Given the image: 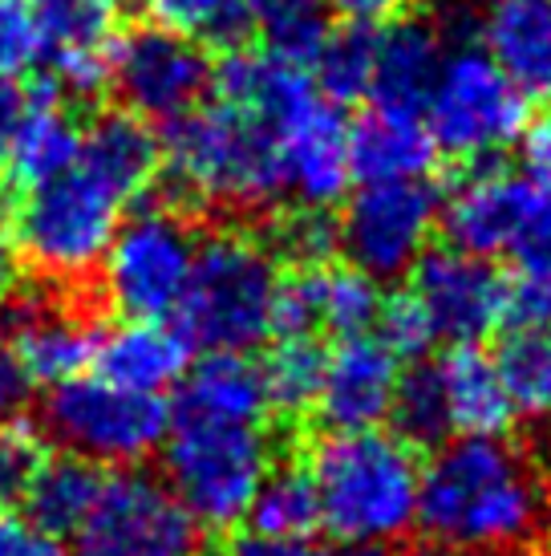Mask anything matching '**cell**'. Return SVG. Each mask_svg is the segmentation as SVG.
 I'll use <instances>...</instances> for the list:
<instances>
[{"mask_svg":"<svg viewBox=\"0 0 551 556\" xmlns=\"http://www.w3.org/2000/svg\"><path fill=\"white\" fill-rule=\"evenodd\" d=\"M163 471L175 500L200 528L244 525L252 495L272 467L260 422H219L175 410L163 439Z\"/></svg>","mask_w":551,"mask_h":556,"instance_id":"obj_6","label":"cell"},{"mask_svg":"<svg viewBox=\"0 0 551 556\" xmlns=\"http://www.w3.org/2000/svg\"><path fill=\"white\" fill-rule=\"evenodd\" d=\"M410 273V293L422 301L434 333L450 345H478L503 325L507 277L487 256L438 248L422 252Z\"/></svg>","mask_w":551,"mask_h":556,"instance_id":"obj_13","label":"cell"},{"mask_svg":"<svg viewBox=\"0 0 551 556\" xmlns=\"http://www.w3.org/2000/svg\"><path fill=\"white\" fill-rule=\"evenodd\" d=\"M511 256L523 273H539V277H551V203L543 200L539 212L531 216V224L523 228L520 244L511 248Z\"/></svg>","mask_w":551,"mask_h":556,"instance_id":"obj_42","label":"cell"},{"mask_svg":"<svg viewBox=\"0 0 551 556\" xmlns=\"http://www.w3.org/2000/svg\"><path fill=\"white\" fill-rule=\"evenodd\" d=\"M495 370L507 390L511 410L527 422L551 418V325L511 329L495 354Z\"/></svg>","mask_w":551,"mask_h":556,"instance_id":"obj_29","label":"cell"},{"mask_svg":"<svg viewBox=\"0 0 551 556\" xmlns=\"http://www.w3.org/2000/svg\"><path fill=\"white\" fill-rule=\"evenodd\" d=\"M539 203H543L539 191L523 175H511L503 167H475L438 203V219L450 248L495 261L511 256Z\"/></svg>","mask_w":551,"mask_h":556,"instance_id":"obj_15","label":"cell"},{"mask_svg":"<svg viewBox=\"0 0 551 556\" xmlns=\"http://www.w3.org/2000/svg\"><path fill=\"white\" fill-rule=\"evenodd\" d=\"M373 329H377V338H382L401 362H406V357H422L430 345L438 341L426 309H422V301H418L410 289L394 296H382L377 317H373Z\"/></svg>","mask_w":551,"mask_h":556,"instance_id":"obj_37","label":"cell"},{"mask_svg":"<svg viewBox=\"0 0 551 556\" xmlns=\"http://www.w3.org/2000/svg\"><path fill=\"white\" fill-rule=\"evenodd\" d=\"M413 0H329V9H337L341 16H349L357 25H385L410 9Z\"/></svg>","mask_w":551,"mask_h":556,"instance_id":"obj_47","label":"cell"},{"mask_svg":"<svg viewBox=\"0 0 551 556\" xmlns=\"http://www.w3.org/2000/svg\"><path fill=\"white\" fill-rule=\"evenodd\" d=\"M438 191L426 179H389L361 184L337 224V248L345 261L382 280H398L426 252L438 228Z\"/></svg>","mask_w":551,"mask_h":556,"instance_id":"obj_12","label":"cell"},{"mask_svg":"<svg viewBox=\"0 0 551 556\" xmlns=\"http://www.w3.org/2000/svg\"><path fill=\"white\" fill-rule=\"evenodd\" d=\"M523 179L551 203V114L523 130Z\"/></svg>","mask_w":551,"mask_h":556,"instance_id":"obj_43","label":"cell"},{"mask_svg":"<svg viewBox=\"0 0 551 556\" xmlns=\"http://www.w3.org/2000/svg\"><path fill=\"white\" fill-rule=\"evenodd\" d=\"M443 65V41L426 21L394 16L373 46V81L369 98L389 114H422Z\"/></svg>","mask_w":551,"mask_h":556,"instance_id":"obj_18","label":"cell"},{"mask_svg":"<svg viewBox=\"0 0 551 556\" xmlns=\"http://www.w3.org/2000/svg\"><path fill=\"white\" fill-rule=\"evenodd\" d=\"M25 110H29V90L16 81H0V170L9 163V147H13V135L25 118Z\"/></svg>","mask_w":551,"mask_h":556,"instance_id":"obj_46","label":"cell"},{"mask_svg":"<svg viewBox=\"0 0 551 556\" xmlns=\"http://www.w3.org/2000/svg\"><path fill=\"white\" fill-rule=\"evenodd\" d=\"M280 256L300 268H321L337 252V224L329 216V207H296L280 232H276Z\"/></svg>","mask_w":551,"mask_h":556,"instance_id":"obj_36","label":"cell"},{"mask_svg":"<svg viewBox=\"0 0 551 556\" xmlns=\"http://www.w3.org/2000/svg\"><path fill=\"white\" fill-rule=\"evenodd\" d=\"M102 471L90 459H77L65 451L62 459H46L37 467L33 483L25 488V516L49 536H74V528L90 516L93 500L102 492Z\"/></svg>","mask_w":551,"mask_h":556,"instance_id":"obj_27","label":"cell"},{"mask_svg":"<svg viewBox=\"0 0 551 556\" xmlns=\"http://www.w3.org/2000/svg\"><path fill=\"white\" fill-rule=\"evenodd\" d=\"M413 556H483V553H466V548H450V544H438V548H422Z\"/></svg>","mask_w":551,"mask_h":556,"instance_id":"obj_50","label":"cell"},{"mask_svg":"<svg viewBox=\"0 0 551 556\" xmlns=\"http://www.w3.org/2000/svg\"><path fill=\"white\" fill-rule=\"evenodd\" d=\"M219 556H312L305 541H280V536H264V532H240V536H231Z\"/></svg>","mask_w":551,"mask_h":556,"instance_id":"obj_45","label":"cell"},{"mask_svg":"<svg viewBox=\"0 0 551 556\" xmlns=\"http://www.w3.org/2000/svg\"><path fill=\"white\" fill-rule=\"evenodd\" d=\"M324 350L312 333H300V338H280L268 350V357L260 362V382L264 394H268V410H280V415H308L317 406V394H321V378H324Z\"/></svg>","mask_w":551,"mask_h":556,"instance_id":"obj_31","label":"cell"},{"mask_svg":"<svg viewBox=\"0 0 551 556\" xmlns=\"http://www.w3.org/2000/svg\"><path fill=\"white\" fill-rule=\"evenodd\" d=\"M401 357L377 333L341 338L337 350L324 354V378L317 394V415L329 431H361L382 427L398 387Z\"/></svg>","mask_w":551,"mask_h":556,"instance_id":"obj_17","label":"cell"},{"mask_svg":"<svg viewBox=\"0 0 551 556\" xmlns=\"http://www.w3.org/2000/svg\"><path fill=\"white\" fill-rule=\"evenodd\" d=\"M77 147H81V126L69 114L62 93L49 90L41 81L37 90H29V110L16 126L4 170L25 191V187L46 184L53 175H62L65 167H74Z\"/></svg>","mask_w":551,"mask_h":556,"instance_id":"obj_24","label":"cell"},{"mask_svg":"<svg viewBox=\"0 0 551 556\" xmlns=\"http://www.w3.org/2000/svg\"><path fill=\"white\" fill-rule=\"evenodd\" d=\"M25 399H29V374L21 366L13 341L0 338V422L13 418Z\"/></svg>","mask_w":551,"mask_h":556,"instance_id":"obj_44","label":"cell"},{"mask_svg":"<svg viewBox=\"0 0 551 556\" xmlns=\"http://www.w3.org/2000/svg\"><path fill=\"white\" fill-rule=\"evenodd\" d=\"M16 313V341L13 350L21 357V366L29 374V382H46V387H57L65 378H77V374L90 366L93 357V325L81 317V313L65 309L57 301H33V296H16L13 301Z\"/></svg>","mask_w":551,"mask_h":556,"instance_id":"obj_21","label":"cell"},{"mask_svg":"<svg viewBox=\"0 0 551 556\" xmlns=\"http://www.w3.org/2000/svg\"><path fill=\"white\" fill-rule=\"evenodd\" d=\"M317 280V321L321 329L337 333V338H353V333H366L373 329L377 305H382V289L377 280L357 273V268H312Z\"/></svg>","mask_w":551,"mask_h":556,"instance_id":"obj_34","label":"cell"},{"mask_svg":"<svg viewBox=\"0 0 551 556\" xmlns=\"http://www.w3.org/2000/svg\"><path fill=\"white\" fill-rule=\"evenodd\" d=\"M252 29H260L264 53L308 70L329 37V0H247Z\"/></svg>","mask_w":551,"mask_h":556,"instance_id":"obj_30","label":"cell"},{"mask_svg":"<svg viewBox=\"0 0 551 556\" xmlns=\"http://www.w3.org/2000/svg\"><path fill=\"white\" fill-rule=\"evenodd\" d=\"M16 289H21V264H16L13 248L0 240V313L13 309Z\"/></svg>","mask_w":551,"mask_h":556,"instance_id":"obj_48","label":"cell"},{"mask_svg":"<svg viewBox=\"0 0 551 556\" xmlns=\"http://www.w3.org/2000/svg\"><path fill=\"white\" fill-rule=\"evenodd\" d=\"M41 464H46V443L37 427L4 418L0 422V504L21 500Z\"/></svg>","mask_w":551,"mask_h":556,"instance_id":"obj_38","label":"cell"},{"mask_svg":"<svg viewBox=\"0 0 551 556\" xmlns=\"http://www.w3.org/2000/svg\"><path fill=\"white\" fill-rule=\"evenodd\" d=\"M284 195L296 207H333L349 191V126L324 98H308L276 126Z\"/></svg>","mask_w":551,"mask_h":556,"instance_id":"obj_16","label":"cell"},{"mask_svg":"<svg viewBox=\"0 0 551 556\" xmlns=\"http://www.w3.org/2000/svg\"><path fill=\"white\" fill-rule=\"evenodd\" d=\"M41 427L77 459L138 467L163 447L170 410L163 394H138L102 374H77L49 390Z\"/></svg>","mask_w":551,"mask_h":556,"instance_id":"obj_7","label":"cell"},{"mask_svg":"<svg viewBox=\"0 0 551 556\" xmlns=\"http://www.w3.org/2000/svg\"><path fill=\"white\" fill-rule=\"evenodd\" d=\"M200 232L179 203H151L118 224L102 256V293L130 321L175 317L195 268Z\"/></svg>","mask_w":551,"mask_h":556,"instance_id":"obj_8","label":"cell"},{"mask_svg":"<svg viewBox=\"0 0 551 556\" xmlns=\"http://www.w3.org/2000/svg\"><path fill=\"white\" fill-rule=\"evenodd\" d=\"M551 525V483L507 434H459L422 467L418 528L466 553H511Z\"/></svg>","mask_w":551,"mask_h":556,"instance_id":"obj_1","label":"cell"},{"mask_svg":"<svg viewBox=\"0 0 551 556\" xmlns=\"http://www.w3.org/2000/svg\"><path fill=\"white\" fill-rule=\"evenodd\" d=\"M422 114L430 118L426 130L438 151L475 163L523 139L531 102L490 62L487 49L462 46L454 53H443Z\"/></svg>","mask_w":551,"mask_h":556,"instance_id":"obj_9","label":"cell"},{"mask_svg":"<svg viewBox=\"0 0 551 556\" xmlns=\"http://www.w3.org/2000/svg\"><path fill=\"white\" fill-rule=\"evenodd\" d=\"M0 556H65L62 541L37 528L29 516L0 504Z\"/></svg>","mask_w":551,"mask_h":556,"instance_id":"obj_41","label":"cell"},{"mask_svg":"<svg viewBox=\"0 0 551 556\" xmlns=\"http://www.w3.org/2000/svg\"><path fill=\"white\" fill-rule=\"evenodd\" d=\"M503 321H511V329H543V325H551V277L520 268V277L507 280Z\"/></svg>","mask_w":551,"mask_h":556,"instance_id":"obj_40","label":"cell"},{"mask_svg":"<svg viewBox=\"0 0 551 556\" xmlns=\"http://www.w3.org/2000/svg\"><path fill=\"white\" fill-rule=\"evenodd\" d=\"M312 556H394V553H389V544H373V541H337V544H329L324 553H312Z\"/></svg>","mask_w":551,"mask_h":556,"instance_id":"obj_49","label":"cell"},{"mask_svg":"<svg viewBox=\"0 0 551 556\" xmlns=\"http://www.w3.org/2000/svg\"><path fill=\"white\" fill-rule=\"evenodd\" d=\"M321 528L337 541H401L418 525L422 464L394 431H329L308 451Z\"/></svg>","mask_w":551,"mask_h":556,"instance_id":"obj_2","label":"cell"},{"mask_svg":"<svg viewBox=\"0 0 551 556\" xmlns=\"http://www.w3.org/2000/svg\"><path fill=\"white\" fill-rule=\"evenodd\" d=\"M511 556H551L548 548H536V544H523V548H511Z\"/></svg>","mask_w":551,"mask_h":556,"instance_id":"obj_51","label":"cell"},{"mask_svg":"<svg viewBox=\"0 0 551 556\" xmlns=\"http://www.w3.org/2000/svg\"><path fill=\"white\" fill-rule=\"evenodd\" d=\"M543 455H548V476H543V479L551 483V431H548V443H543Z\"/></svg>","mask_w":551,"mask_h":556,"instance_id":"obj_52","label":"cell"},{"mask_svg":"<svg viewBox=\"0 0 551 556\" xmlns=\"http://www.w3.org/2000/svg\"><path fill=\"white\" fill-rule=\"evenodd\" d=\"M77 163H86L126 203H134L163 175V142L146 118H138L130 110H106L81 126Z\"/></svg>","mask_w":551,"mask_h":556,"instance_id":"obj_20","label":"cell"},{"mask_svg":"<svg viewBox=\"0 0 551 556\" xmlns=\"http://www.w3.org/2000/svg\"><path fill=\"white\" fill-rule=\"evenodd\" d=\"M163 170L187 203L264 212L284 200L276 130L228 102L195 106L163 126Z\"/></svg>","mask_w":551,"mask_h":556,"instance_id":"obj_3","label":"cell"},{"mask_svg":"<svg viewBox=\"0 0 551 556\" xmlns=\"http://www.w3.org/2000/svg\"><path fill=\"white\" fill-rule=\"evenodd\" d=\"M179 410L219 422H264L268 394L260 366L244 354H207L179 378Z\"/></svg>","mask_w":551,"mask_h":556,"instance_id":"obj_26","label":"cell"},{"mask_svg":"<svg viewBox=\"0 0 551 556\" xmlns=\"http://www.w3.org/2000/svg\"><path fill=\"white\" fill-rule=\"evenodd\" d=\"M483 37L527 102H551V0H495Z\"/></svg>","mask_w":551,"mask_h":556,"instance_id":"obj_22","label":"cell"},{"mask_svg":"<svg viewBox=\"0 0 551 556\" xmlns=\"http://www.w3.org/2000/svg\"><path fill=\"white\" fill-rule=\"evenodd\" d=\"M69 556H200V525L167 479L126 467L102 479L90 516L74 528Z\"/></svg>","mask_w":551,"mask_h":556,"instance_id":"obj_10","label":"cell"},{"mask_svg":"<svg viewBox=\"0 0 551 556\" xmlns=\"http://www.w3.org/2000/svg\"><path fill=\"white\" fill-rule=\"evenodd\" d=\"M29 13L49 90L81 102L106 90L118 0H29Z\"/></svg>","mask_w":551,"mask_h":556,"instance_id":"obj_14","label":"cell"},{"mask_svg":"<svg viewBox=\"0 0 551 556\" xmlns=\"http://www.w3.org/2000/svg\"><path fill=\"white\" fill-rule=\"evenodd\" d=\"M151 16L200 46L240 49L252 33L247 0H151Z\"/></svg>","mask_w":551,"mask_h":556,"instance_id":"obj_35","label":"cell"},{"mask_svg":"<svg viewBox=\"0 0 551 556\" xmlns=\"http://www.w3.org/2000/svg\"><path fill=\"white\" fill-rule=\"evenodd\" d=\"M280 285L276 256L240 228L200 240L175 329L203 354H247L272 333V296Z\"/></svg>","mask_w":551,"mask_h":556,"instance_id":"obj_4","label":"cell"},{"mask_svg":"<svg viewBox=\"0 0 551 556\" xmlns=\"http://www.w3.org/2000/svg\"><path fill=\"white\" fill-rule=\"evenodd\" d=\"M373 46L377 33L373 25H357L329 33L321 53H317V86L333 106H353L369 98V81H373Z\"/></svg>","mask_w":551,"mask_h":556,"instance_id":"obj_33","label":"cell"},{"mask_svg":"<svg viewBox=\"0 0 551 556\" xmlns=\"http://www.w3.org/2000/svg\"><path fill=\"white\" fill-rule=\"evenodd\" d=\"M191 345L183 333L167 321H130L114 325L93 341L90 366H98L102 378L118 382L138 394H167L187 374Z\"/></svg>","mask_w":551,"mask_h":556,"instance_id":"obj_19","label":"cell"},{"mask_svg":"<svg viewBox=\"0 0 551 556\" xmlns=\"http://www.w3.org/2000/svg\"><path fill=\"white\" fill-rule=\"evenodd\" d=\"M434 159H438V147L413 114L373 110L357 126H349V170L361 184L426 179Z\"/></svg>","mask_w":551,"mask_h":556,"instance_id":"obj_23","label":"cell"},{"mask_svg":"<svg viewBox=\"0 0 551 556\" xmlns=\"http://www.w3.org/2000/svg\"><path fill=\"white\" fill-rule=\"evenodd\" d=\"M244 520L252 525V532H264V536L308 541L321 528V504H317V488H312L308 467H268Z\"/></svg>","mask_w":551,"mask_h":556,"instance_id":"obj_28","label":"cell"},{"mask_svg":"<svg viewBox=\"0 0 551 556\" xmlns=\"http://www.w3.org/2000/svg\"><path fill=\"white\" fill-rule=\"evenodd\" d=\"M106 90L118 93L123 110L167 126L203 106L212 90V58L200 41L167 25H134L110 46Z\"/></svg>","mask_w":551,"mask_h":556,"instance_id":"obj_11","label":"cell"},{"mask_svg":"<svg viewBox=\"0 0 551 556\" xmlns=\"http://www.w3.org/2000/svg\"><path fill=\"white\" fill-rule=\"evenodd\" d=\"M389 422L401 443H410L413 451H434L443 447L454 434L450 427V410H446L443 378L434 362H413L410 370L398 374L394 387V402H389Z\"/></svg>","mask_w":551,"mask_h":556,"instance_id":"obj_32","label":"cell"},{"mask_svg":"<svg viewBox=\"0 0 551 556\" xmlns=\"http://www.w3.org/2000/svg\"><path fill=\"white\" fill-rule=\"evenodd\" d=\"M126 207L130 203L102 175H93L86 163H74L16 195L9 207L13 252L41 277H90L106 256Z\"/></svg>","mask_w":551,"mask_h":556,"instance_id":"obj_5","label":"cell"},{"mask_svg":"<svg viewBox=\"0 0 551 556\" xmlns=\"http://www.w3.org/2000/svg\"><path fill=\"white\" fill-rule=\"evenodd\" d=\"M29 65H37L29 0H0V81H16Z\"/></svg>","mask_w":551,"mask_h":556,"instance_id":"obj_39","label":"cell"},{"mask_svg":"<svg viewBox=\"0 0 551 556\" xmlns=\"http://www.w3.org/2000/svg\"><path fill=\"white\" fill-rule=\"evenodd\" d=\"M446 410L454 434H507L515 422V410L507 402V390L499 382L495 357L478 345H450L438 362Z\"/></svg>","mask_w":551,"mask_h":556,"instance_id":"obj_25","label":"cell"}]
</instances>
